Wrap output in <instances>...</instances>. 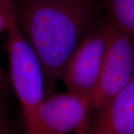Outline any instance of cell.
Masks as SVG:
<instances>
[{"label": "cell", "instance_id": "obj_1", "mask_svg": "<svg viewBox=\"0 0 134 134\" xmlns=\"http://www.w3.org/2000/svg\"><path fill=\"white\" fill-rule=\"evenodd\" d=\"M16 17L43 66L46 88L61 80L77 44L94 25L97 0H20Z\"/></svg>", "mask_w": 134, "mask_h": 134}, {"label": "cell", "instance_id": "obj_2", "mask_svg": "<svg viewBox=\"0 0 134 134\" xmlns=\"http://www.w3.org/2000/svg\"><path fill=\"white\" fill-rule=\"evenodd\" d=\"M0 9L6 25L10 81L19 101L27 130L33 124L37 110L46 98L44 72L38 56L19 29L14 2L0 0Z\"/></svg>", "mask_w": 134, "mask_h": 134}, {"label": "cell", "instance_id": "obj_10", "mask_svg": "<svg viewBox=\"0 0 134 134\" xmlns=\"http://www.w3.org/2000/svg\"><path fill=\"white\" fill-rule=\"evenodd\" d=\"M5 29H6V25H5V17L2 14V11L0 9V34L5 32Z\"/></svg>", "mask_w": 134, "mask_h": 134}, {"label": "cell", "instance_id": "obj_8", "mask_svg": "<svg viewBox=\"0 0 134 134\" xmlns=\"http://www.w3.org/2000/svg\"><path fill=\"white\" fill-rule=\"evenodd\" d=\"M0 134H15L7 90L0 93Z\"/></svg>", "mask_w": 134, "mask_h": 134}, {"label": "cell", "instance_id": "obj_4", "mask_svg": "<svg viewBox=\"0 0 134 134\" xmlns=\"http://www.w3.org/2000/svg\"><path fill=\"white\" fill-rule=\"evenodd\" d=\"M92 113L89 97L67 91L45 98L27 134H85Z\"/></svg>", "mask_w": 134, "mask_h": 134}, {"label": "cell", "instance_id": "obj_5", "mask_svg": "<svg viewBox=\"0 0 134 134\" xmlns=\"http://www.w3.org/2000/svg\"><path fill=\"white\" fill-rule=\"evenodd\" d=\"M108 39L106 22L93 25L77 44L63 72L67 91L92 98L100 75Z\"/></svg>", "mask_w": 134, "mask_h": 134}, {"label": "cell", "instance_id": "obj_9", "mask_svg": "<svg viewBox=\"0 0 134 134\" xmlns=\"http://www.w3.org/2000/svg\"><path fill=\"white\" fill-rule=\"evenodd\" d=\"M8 77L5 75L2 68L0 66V93L7 90V86L8 83Z\"/></svg>", "mask_w": 134, "mask_h": 134}, {"label": "cell", "instance_id": "obj_7", "mask_svg": "<svg viewBox=\"0 0 134 134\" xmlns=\"http://www.w3.org/2000/svg\"><path fill=\"white\" fill-rule=\"evenodd\" d=\"M108 21L134 37V0H107Z\"/></svg>", "mask_w": 134, "mask_h": 134}, {"label": "cell", "instance_id": "obj_3", "mask_svg": "<svg viewBox=\"0 0 134 134\" xmlns=\"http://www.w3.org/2000/svg\"><path fill=\"white\" fill-rule=\"evenodd\" d=\"M108 39L100 75L91 98L96 112L134 77V37L107 20Z\"/></svg>", "mask_w": 134, "mask_h": 134}, {"label": "cell", "instance_id": "obj_6", "mask_svg": "<svg viewBox=\"0 0 134 134\" xmlns=\"http://www.w3.org/2000/svg\"><path fill=\"white\" fill-rule=\"evenodd\" d=\"M85 134H134V77L96 111Z\"/></svg>", "mask_w": 134, "mask_h": 134}]
</instances>
